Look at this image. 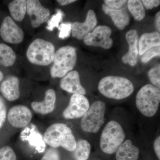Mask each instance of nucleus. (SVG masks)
<instances>
[{
	"label": "nucleus",
	"instance_id": "obj_1",
	"mask_svg": "<svg viewBox=\"0 0 160 160\" xmlns=\"http://www.w3.org/2000/svg\"><path fill=\"white\" fill-rule=\"evenodd\" d=\"M98 89L101 94L106 98L122 100L128 97L134 91L131 81L122 77H105L99 82Z\"/></svg>",
	"mask_w": 160,
	"mask_h": 160
},
{
	"label": "nucleus",
	"instance_id": "obj_2",
	"mask_svg": "<svg viewBox=\"0 0 160 160\" xmlns=\"http://www.w3.org/2000/svg\"><path fill=\"white\" fill-rule=\"evenodd\" d=\"M44 140L52 148L62 147L70 152L74 151L77 145L71 129L63 123H55L48 127L44 133Z\"/></svg>",
	"mask_w": 160,
	"mask_h": 160
},
{
	"label": "nucleus",
	"instance_id": "obj_3",
	"mask_svg": "<svg viewBox=\"0 0 160 160\" xmlns=\"http://www.w3.org/2000/svg\"><path fill=\"white\" fill-rule=\"evenodd\" d=\"M55 49L53 44L43 39L37 38L29 45L26 57L32 64L46 66L53 62Z\"/></svg>",
	"mask_w": 160,
	"mask_h": 160
},
{
	"label": "nucleus",
	"instance_id": "obj_4",
	"mask_svg": "<svg viewBox=\"0 0 160 160\" xmlns=\"http://www.w3.org/2000/svg\"><path fill=\"white\" fill-rule=\"evenodd\" d=\"M77 61L75 48L71 46L61 47L55 52L50 75L53 78H62L72 71Z\"/></svg>",
	"mask_w": 160,
	"mask_h": 160
},
{
	"label": "nucleus",
	"instance_id": "obj_5",
	"mask_svg": "<svg viewBox=\"0 0 160 160\" xmlns=\"http://www.w3.org/2000/svg\"><path fill=\"white\" fill-rule=\"evenodd\" d=\"M160 102V89L151 84H147L142 87L136 98L138 109L147 117H152L156 113Z\"/></svg>",
	"mask_w": 160,
	"mask_h": 160
},
{
	"label": "nucleus",
	"instance_id": "obj_6",
	"mask_svg": "<svg viewBox=\"0 0 160 160\" xmlns=\"http://www.w3.org/2000/svg\"><path fill=\"white\" fill-rule=\"evenodd\" d=\"M126 133L119 123L111 121L103 129L100 139V147L107 154L115 153L124 142Z\"/></svg>",
	"mask_w": 160,
	"mask_h": 160
},
{
	"label": "nucleus",
	"instance_id": "obj_7",
	"mask_svg": "<svg viewBox=\"0 0 160 160\" xmlns=\"http://www.w3.org/2000/svg\"><path fill=\"white\" fill-rule=\"evenodd\" d=\"M106 106L104 102L97 101L92 104L82 117L81 126L83 131L96 133L104 122Z\"/></svg>",
	"mask_w": 160,
	"mask_h": 160
},
{
	"label": "nucleus",
	"instance_id": "obj_8",
	"mask_svg": "<svg viewBox=\"0 0 160 160\" xmlns=\"http://www.w3.org/2000/svg\"><path fill=\"white\" fill-rule=\"evenodd\" d=\"M111 29L109 26H100L95 28L93 30L84 38L83 41L88 46L100 47L106 49H110L113 44L111 38Z\"/></svg>",
	"mask_w": 160,
	"mask_h": 160
},
{
	"label": "nucleus",
	"instance_id": "obj_9",
	"mask_svg": "<svg viewBox=\"0 0 160 160\" xmlns=\"http://www.w3.org/2000/svg\"><path fill=\"white\" fill-rule=\"evenodd\" d=\"M90 107L89 100L84 95L72 94L69 105L63 112V117L67 119L82 118Z\"/></svg>",
	"mask_w": 160,
	"mask_h": 160
},
{
	"label": "nucleus",
	"instance_id": "obj_10",
	"mask_svg": "<svg viewBox=\"0 0 160 160\" xmlns=\"http://www.w3.org/2000/svg\"><path fill=\"white\" fill-rule=\"evenodd\" d=\"M0 36L7 42L18 44L24 39V32L10 17L7 16L4 18L1 24Z\"/></svg>",
	"mask_w": 160,
	"mask_h": 160
},
{
	"label": "nucleus",
	"instance_id": "obj_11",
	"mask_svg": "<svg viewBox=\"0 0 160 160\" xmlns=\"http://www.w3.org/2000/svg\"><path fill=\"white\" fill-rule=\"evenodd\" d=\"M26 12L30 18L31 26L34 28L47 22L50 17L49 9L45 8L38 0L27 1Z\"/></svg>",
	"mask_w": 160,
	"mask_h": 160
},
{
	"label": "nucleus",
	"instance_id": "obj_12",
	"mask_svg": "<svg viewBox=\"0 0 160 160\" xmlns=\"http://www.w3.org/2000/svg\"><path fill=\"white\" fill-rule=\"evenodd\" d=\"M7 117L11 126L15 128H22L30 123L32 115L28 107L23 105H18L9 110Z\"/></svg>",
	"mask_w": 160,
	"mask_h": 160
},
{
	"label": "nucleus",
	"instance_id": "obj_13",
	"mask_svg": "<svg viewBox=\"0 0 160 160\" xmlns=\"http://www.w3.org/2000/svg\"><path fill=\"white\" fill-rule=\"evenodd\" d=\"M97 18L95 12L92 9H89L83 22H75L72 25L71 34L73 38L78 40L84 39L86 35L91 32L97 24Z\"/></svg>",
	"mask_w": 160,
	"mask_h": 160
},
{
	"label": "nucleus",
	"instance_id": "obj_14",
	"mask_svg": "<svg viewBox=\"0 0 160 160\" xmlns=\"http://www.w3.org/2000/svg\"><path fill=\"white\" fill-rule=\"evenodd\" d=\"M60 87L63 90L72 94H86V90L81 84L80 75L78 71L72 70L62 78Z\"/></svg>",
	"mask_w": 160,
	"mask_h": 160
},
{
	"label": "nucleus",
	"instance_id": "obj_15",
	"mask_svg": "<svg viewBox=\"0 0 160 160\" xmlns=\"http://www.w3.org/2000/svg\"><path fill=\"white\" fill-rule=\"evenodd\" d=\"M126 38L129 44V51L123 57L122 60L125 64L134 66L137 63L139 54V37L137 31L136 29H131L126 33Z\"/></svg>",
	"mask_w": 160,
	"mask_h": 160
},
{
	"label": "nucleus",
	"instance_id": "obj_16",
	"mask_svg": "<svg viewBox=\"0 0 160 160\" xmlns=\"http://www.w3.org/2000/svg\"><path fill=\"white\" fill-rule=\"evenodd\" d=\"M20 81L14 76L7 78L0 85V91L6 99L14 101L20 97Z\"/></svg>",
	"mask_w": 160,
	"mask_h": 160
},
{
	"label": "nucleus",
	"instance_id": "obj_17",
	"mask_svg": "<svg viewBox=\"0 0 160 160\" xmlns=\"http://www.w3.org/2000/svg\"><path fill=\"white\" fill-rule=\"evenodd\" d=\"M56 101V94L53 89L46 90L44 99L42 102H32V108L35 112L45 115L51 113L54 109Z\"/></svg>",
	"mask_w": 160,
	"mask_h": 160
},
{
	"label": "nucleus",
	"instance_id": "obj_18",
	"mask_svg": "<svg viewBox=\"0 0 160 160\" xmlns=\"http://www.w3.org/2000/svg\"><path fill=\"white\" fill-rule=\"evenodd\" d=\"M102 9L106 14L109 15L113 21L115 26L120 30H122L129 22V17L126 9L123 8L114 9L103 5Z\"/></svg>",
	"mask_w": 160,
	"mask_h": 160
},
{
	"label": "nucleus",
	"instance_id": "obj_19",
	"mask_svg": "<svg viewBox=\"0 0 160 160\" xmlns=\"http://www.w3.org/2000/svg\"><path fill=\"white\" fill-rule=\"evenodd\" d=\"M116 152V160H138L140 151L130 140H127L120 146Z\"/></svg>",
	"mask_w": 160,
	"mask_h": 160
},
{
	"label": "nucleus",
	"instance_id": "obj_20",
	"mask_svg": "<svg viewBox=\"0 0 160 160\" xmlns=\"http://www.w3.org/2000/svg\"><path fill=\"white\" fill-rule=\"evenodd\" d=\"M139 54L142 56L149 49L160 46V34L158 32L143 33L138 41Z\"/></svg>",
	"mask_w": 160,
	"mask_h": 160
},
{
	"label": "nucleus",
	"instance_id": "obj_21",
	"mask_svg": "<svg viewBox=\"0 0 160 160\" xmlns=\"http://www.w3.org/2000/svg\"><path fill=\"white\" fill-rule=\"evenodd\" d=\"M26 0H14L12 1L8 5V8L12 19L17 22H22L27 11Z\"/></svg>",
	"mask_w": 160,
	"mask_h": 160
},
{
	"label": "nucleus",
	"instance_id": "obj_22",
	"mask_svg": "<svg viewBox=\"0 0 160 160\" xmlns=\"http://www.w3.org/2000/svg\"><path fill=\"white\" fill-rule=\"evenodd\" d=\"M16 58V54L11 47L0 43V64L5 67H10L14 65Z\"/></svg>",
	"mask_w": 160,
	"mask_h": 160
},
{
	"label": "nucleus",
	"instance_id": "obj_23",
	"mask_svg": "<svg viewBox=\"0 0 160 160\" xmlns=\"http://www.w3.org/2000/svg\"><path fill=\"white\" fill-rule=\"evenodd\" d=\"M91 151L90 143L86 140L82 139L77 142L75 149L73 151L75 160H87Z\"/></svg>",
	"mask_w": 160,
	"mask_h": 160
},
{
	"label": "nucleus",
	"instance_id": "obj_24",
	"mask_svg": "<svg viewBox=\"0 0 160 160\" xmlns=\"http://www.w3.org/2000/svg\"><path fill=\"white\" fill-rule=\"evenodd\" d=\"M127 7L130 13L137 21H142L145 18V9L141 1L129 0L127 2Z\"/></svg>",
	"mask_w": 160,
	"mask_h": 160
},
{
	"label": "nucleus",
	"instance_id": "obj_25",
	"mask_svg": "<svg viewBox=\"0 0 160 160\" xmlns=\"http://www.w3.org/2000/svg\"><path fill=\"white\" fill-rule=\"evenodd\" d=\"M64 16L62 12L58 9L56 13L52 16L47 21V29L49 31H52L54 28H58L60 23L62 20Z\"/></svg>",
	"mask_w": 160,
	"mask_h": 160
},
{
	"label": "nucleus",
	"instance_id": "obj_26",
	"mask_svg": "<svg viewBox=\"0 0 160 160\" xmlns=\"http://www.w3.org/2000/svg\"><path fill=\"white\" fill-rule=\"evenodd\" d=\"M148 77L153 86L160 89V66L158 64L149 70Z\"/></svg>",
	"mask_w": 160,
	"mask_h": 160
},
{
	"label": "nucleus",
	"instance_id": "obj_27",
	"mask_svg": "<svg viewBox=\"0 0 160 160\" xmlns=\"http://www.w3.org/2000/svg\"><path fill=\"white\" fill-rule=\"evenodd\" d=\"M0 160H17V156L13 149L8 146L0 149Z\"/></svg>",
	"mask_w": 160,
	"mask_h": 160
},
{
	"label": "nucleus",
	"instance_id": "obj_28",
	"mask_svg": "<svg viewBox=\"0 0 160 160\" xmlns=\"http://www.w3.org/2000/svg\"><path fill=\"white\" fill-rule=\"evenodd\" d=\"M160 55V47H154L147 50L142 55L141 61L143 63H146L149 62L152 58L159 57Z\"/></svg>",
	"mask_w": 160,
	"mask_h": 160
},
{
	"label": "nucleus",
	"instance_id": "obj_29",
	"mask_svg": "<svg viewBox=\"0 0 160 160\" xmlns=\"http://www.w3.org/2000/svg\"><path fill=\"white\" fill-rule=\"evenodd\" d=\"M72 25L71 23H62L59 26V30L58 37L60 38L64 39L69 37L71 33Z\"/></svg>",
	"mask_w": 160,
	"mask_h": 160
},
{
	"label": "nucleus",
	"instance_id": "obj_30",
	"mask_svg": "<svg viewBox=\"0 0 160 160\" xmlns=\"http://www.w3.org/2000/svg\"><path fill=\"white\" fill-rule=\"evenodd\" d=\"M41 160H60L58 152L55 148L48 149Z\"/></svg>",
	"mask_w": 160,
	"mask_h": 160
},
{
	"label": "nucleus",
	"instance_id": "obj_31",
	"mask_svg": "<svg viewBox=\"0 0 160 160\" xmlns=\"http://www.w3.org/2000/svg\"><path fill=\"white\" fill-rule=\"evenodd\" d=\"M128 1L124 0H106L104 1L105 5L109 8L114 9H119L126 5Z\"/></svg>",
	"mask_w": 160,
	"mask_h": 160
},
{
	"label": "nucleus",
	"instance_id": "obj_32",
	"mask_svg": "<svg viewBox=\"0 0 160 160\" xmlns=\"http://www.w3.org/2000/svg\"><path fill=\"white\" fill-rule=\"evenodd\" d=\"M7 110L6 103L2 98L0 97V128H2L6 122Z\"/></svg>",
	"mask_w": 160,
	"mask_h": 160
},
{
	"label": "nucleus",
	"instance_id": "obj_33",
	"mask_svg": "<svg viewBox=\"0 0 160 160\" xmlns=\"http://www.w3.org/2000/svg\"><path fill=\"white\" fill-rule=\"evenodd\" d=\"M142 3L147 9H151L159 6L160 1L158 0H143Z\"/></svg>",
	"mask_w": 160,
	"mask_h": 160
},
{
	"label": "nucleus",
	"instance_id": "obj_34",
	"mask_svg": "<svg viewBox=\"0 0 160 160\" xmlns=\"http://www.w3.org/2000/svg\"><path fill=\"white\" fill-rule=\"evenodd\" d=\"M153 148L159 160L160 159V137L159 136L154 142Z\"/></svg>",
	"mask_w": 160,
	"mask_h": 160
},
{
	"label": "nucleus",
	"instance_id": "obj_35",
	"mask_svg": "<svg viewBox=\"0 0 160 160\" xmlns=\"http://www.w3.org/2000/svg\"><path fill=\"white\" fill-rule=\"evenodd\" d=\"M76 2L75 0H58V3L62 6H66Z\"/></svg>",
	"mask_w": 160,
	"mask_h": 160
},
{
	"label": "nucleus",
	"instance_id": "obj_36",
	"mask_svg": "<svg viewBox=\"0 0 160 160\" xmlns=\"http://www.w3.org/2000/svg\"><path fill=\"white\" fill-rule=\"evenodd\" d=\"M155 25L156 26L157 29L159 32L160 31V12H158L157 13L155 16Z\"/></svg>",
	"mask_w": 160,
	"mask_h": 160
},
{
	"label": "nucleus",
	"instance_id": "obj_37",
	"mask_svg": "<svg viewBox=\"0 0 160 160\" xmlns=\"http://www.w3.org/2000/svg\"><path fill=\"white\" fill-rule=\"evenodd\" d=\"M4 76H3V73L0 71V82L2 80Z\"/></svg>",
	"mask_w": 160,
	"mask_h": 160
}]
</instances>
